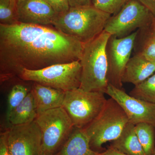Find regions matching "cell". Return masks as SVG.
<instances>
[{"mask_svg":"<svg viewBox=\"0 0 155 155\" xmlns=\"http://www.w3.org/2000/svg\"><path fill=\"white\" fill-rule=\"evenodd\" d=\"M84 45L52 25L0 24L1 82L18 77L23 69L80 61Z\"/></svg>","mask_w":155,"mask_h":155,"instance_id":"1","label":"cell"},{"mask_svg":"<svg viewBox=\"0 0 155 155\" xmlns=\"http://www.w3.org/2000/svg\"><path fill=\"white\" fill-rule=\"evenodd\" d=\"M111 16L93 5L70 8L67 12L58 15L53 26L85 44L104 30Z\"/></svg>","mask_w":155,"mask_h":155,"instance_id":"2","label":"cell"},{"mask_svg":"<svg viewBox=\"0 0 155 155\" xmlns=\"http://www.w3.org/2000/svg\"><path fill=\"white\" fill-rule=\"evenodd\" d=\"M111 35L104 30L84 45L80 60L81 67L80 88L87 91L106 94L109 84L106 46Z\"/></svg>","mask_w":155,"mask_h":155,"instance_id":"3","label":"cell"},{"mask_svg":"<svg viewBox=\"0 0 155 155\" xmlns=\"http://www.w3.org/2000/svg\"><path fill=\"white\" fill-rule=\"evenodd\" d=\"M128 122L125 111L112 98L107 100L98 116L84 128L90 139L91 149L102 153L106 149L103 145L116 140Z\"/></svg>","mask_w":155,"mask_h":155,"instance_id":"4","label":"cell"},{"mask_svg":"<svg viewBox=\"0 0 155 155\" xmlns=\"http://www.w3.org/2000/svg\"><path fill=\"white\" fill-rule=\"evenodd\" d=\"M42 135L40 154L54 155L72 133L74 127L72 120L63 107L45 111L35 119Z\"/></svg>","mask_w":155,"mask_h":155,"instance_id":"5","label":"cell"},{"mask_svg":"<svg viewBox=\"0 0 155 155\" xmlns=\"http://www.w3.org/2000/svg\"><path fill=\"white\" fill-rule=\"evenodd\" d=\"M80 61L54 64L38 70L23 69L18 77L66 92L80 87Z\"/></svg>","mask_w":155,"mask_h":155,"instance_id":"6","label":"cell"},{"mask_svg":"<svg viewBox=\"0 0 155 155\" xmlns=\"http://www.w3.org/2000/svg\"><path fill=\"white\" fill-rule=\"evenodd\" d=\"M107 101L102 92L85 91L79 87L65 92L62 107L74 127L84 128L98 116Z\"/></svg>","mask_w":155,"mask_h":155,"instance_id":"7","label":"cell"},{"mask_svg":"<svg viewBox=\"0 0 155 155\" xmlns=\"http://www.w3.org/2000/svg\"><path fill=\"white\" fill-rule=\"evenodd\" d=\"M154 17L138 0H129L117 14L111 16L104 31L111 35L123 38L136 29L150 26Z\"/></svg>","mask_w":155,"mask_h":155,"instance_id":"8","label":"cell"},{"mask_svg":"<svg viewBox=\"0 0 155 155\" xmlns=\"http://www.w3.org/2000/svg\"><path fill=\"white\" fill-rule=\"evenodd\" d=\"M137 30L123 38L111 35L107 46L108 84L122 89V77L134 47Z\"/></svg>","mask_w":155,"mask_h":155,"instance_id":"9","label":"cell"},{"mask_svg":"<svg viewBox=\"0 0 155 155\" xmlns=\"http://www.w3.org/2000/svg\"><path fill=\"white\" fill-rule=\"evenodd\" d=\"M42 135L36 121L15 125L7 130V142L10 155H39Z\"/></svg>","mask_w":155,"mask_h":155,"instance_id":"10","label":"cell"},{"mask_svg":"<svg viewBox=\"0 0 155 155\" xmlns=\"http://www.w3.org/2000/svg\"><path fill=\"white\" fill-rule=\"evenodd\" d=\"M106 94L114 99L125 111L128 122L136 125L146 123L155 127V104L138 99L127 94L122 89L109 84Z\"/></svg>","mask_w":155,"mask_h":155,"instance_id":"11","label":"cell"},{"mask_svg":"<svg viewBox=\"0 0 155 155\" xmlns=\"http://www.w3.org/2000/svg\"><path fill=\"white\" fill-rule=\"evenodd\" d=\"M19 22L52 25L58 14L45 0H25L17 3Z\"/></svg>","mask_w":155,"mask_h":155,"instance_id":"12","label":"cell"},{"mask_svg":"<svg viewBox=\"0 0 155 155\" xmlns=\"http://www.w3.org/2000/svg\"><path fill=\"white\" fill-rule=\"evenodd\" d=\"M38 115L45 111L62 107L66 92L33 82L31 89Z\"/></svg>","mask_w":155,"mask_h":155,"instance_id":"13","label":"cell"},{"mask_svg":"<svg viewBox=\"0 0 155 155\" xmlns=\"http://www.w3.org/2000/svg\"><path fill=\"white\" fill-rule=\"evenodd\" d=\"M155 72V63L140 55L135 54L129 59L122 77V83L138 85Z\"/></svg>","mask_w":155,"mask_h":155,"instance_id":"14","label":"cell"},{"mask_svg":"<svg viewBox=\"0 0 155 155\" xmlns=\"http://www.w3.org/2000/svg\"><path fill=\"white\" fill-rule=\"evenodd\" d=\"M54 155H100V153L91 149L84 129L75 127L61 149Z\"/></svg>","mask_w":155,"mask_h":155,"instance_id":"15","label":"cell"},{"mask_svg":"<svg viewBox=\"0 0 155 155\" xmlns=\"http://www.w3.org/2000/svg\"><path fill=\"white\" fill-rule=\"evenodd\" d=\"M110 146L125 154L145 155L137 134L135 125L129 122Z\"/></svg>","mask_w":155,"mask_h":155,"instance_id":"16","label":"cell"},{"mask_svg":"<svg viewBox=\"0 0 155 155\" xmlns=\"http://www.w3.org/2000/svg\"><path fill=\"white\" fill-rule=\"evenodd\" d=\"M38 116L34 97L30 91L25 99L12 111L7 120L11 126L25 125L35 121Z\"/></svg>","mask_w":155,"mask_h":155,"instance_id":"17","label":"cell"},{"mask_svg":"<svg viewBox=\"0 0 155 155\" xmlns=\"http://www.w3.org/2000/svg\"><path fill=\"white\" fill-rule=\"evenodd\" d=\"M133 50L135 54L155 63V31L151 25L137 30Z\"/></svg>","mask_w":155,"mask_h":155,"instance_id":"18","label":"cell"},{"mask_svg":"<svg viewBox=\"0 0 155 155\" xmlns=\"http://www.w3.org/2000/svg\"><path fill=\"white\" fill-rule=\"evenodd\" d=\"M139 140L145 155H155V127L146 123L135 125Z\"/></svg>","mask_w":155,"mask_h":155,"instance_id":"19","label":"cell"},{"mask_svg":"<svg viewBox=\"0 0 155 155\" xmlns=\"http://www.w3.org/2000/svg\"><path fill=\"white\" fill-rule=\"evenodd\" d=\"M129 95L138 99L155 104V73L135 85Z\"/></svg>","mask_w":155,"mask_h":155,"instance_id":"20","label":"cell"},{"mask_svg":"<svg viewBox=\"0 0 155 155\" xmlns=\"http://www.w3.org/2000/svg\"><path fill=\"white\" fill-rule=\"evenodd\" d=\"M19 22L17 3L12 0H0V24L13 25Z\"/></svg>","mask_w":155,"mask_h":155,"instance_id":"21","label":"cell"},{"mask_svg":"<svg viewBox=\"0 0 155 155\" xmlns=\"http://www.w3.org/2000/svg\"><path fill=\"white\" fill-rule=\"evenodd\" d=\"M31 89L22 84H17L13 87L8 95L6 119L17 106H19L30 91Z\"/></svg>","mask_w":155,"mask_h":155,"instance_id":"22","label":"cell"},{"mask_svg":"<svg viewBox=\"0 0 155 155\" xmlns=\"http://www.w3.org/2000/svg\"><path fill=\"white\" fill-rule=\"evenodd\" d=\"M129 0H92L96 8L113 15L117 14Z\"/></svg>","mask_w":155,"mask_h":155,"instance_id":"23","label":"cell"},{"mask_svg":"<svg viewBox=\"0 0 155 155\" xmlns=\"http://www.w3.org/2000/svg\"><path fill=\"white\" fill-rule=\"evenodd\" d=\"M51 6L57 14H61L67 12L70 8L68 0H45Z\"/></svg>","mask_w":155,"mask_h":155,"instance_id":"24","label":"cell"},{"mask_svg":"<svg viewBox=\"0 0 155 155\" xmlns=\"http://www.w3.org/2000/svg\"><path fill=\"white\" fill-rule=\"evenodd\" d=\"M0 155H10L7 142V130L1 133Z\"/></svg>","mask_w":155,"mask_h":155,"instance_id":"25","label":"cell"},{"mask_svg":"<svg viewBox=\"0 0 155 155\" xmlns=\"http://www.w3.org/2000/svg\"><path fill=\"white\" fill-rule=\"evenodd\" d=\"M70 8L86 7L92 5V0H68Z\"/></svg>","mask_w":155,"mask_h":155,"instance_id":"26","label":"cell"},{"mask_svg":"<svg viewBox=\"0 0 155 155\" xmlns=\"http://www.w3.org/2000/svg\"><path fill=\"white\" fill-rule=\"evenodd\" d=\"M148 9L155 19V0H138Z\"/></svg>","mask_w":155,"mask_h":155,"instance_id":"27","label":"cell"},{"mask_svg":"<svg viewBox=\"0 0 155 155\" xmlns=\"http://www.w3.org/2000/svg\"><path fill=\"white\" fill-rule=\"evenodd\" d=\"M100 155H128L125 154L118 151L117 150L114 149L110 146L108 147L107 149H106L104 151L100 153Z\"/></svg>","mask_w":155,"mask_h":155,"instance_id":"28","label":"cell"},{"mask_svg":"<svg viewBox=\"0 0 155 155\" xmlns=\"http://www.w3.org/2000/svg\"><path fill=\"white\" fill-rule=\"evenodd\" d=\"M151 26L152 28L155 31V19H154V20H153V22L152 23L151 25Z\"/></svg>","mask_w":155,"mask_h":155,"instance_id":"29","label":"cell"},{"mask_svg":"<svg viewBox=\"0 0 155 155\" xmlns=\"http://www.w3.org/2000/svg\"><path fill=\"white\" fill-rule=\"evenodd\" d=\"M12 1L14 2L18 3V0H12Z\"/></svg>","mask_w":155,"mask_h":155,"instance_id":"30","label":"cell"},{"mask_svg":"<svg viewBox=\"0 0 155 155\" xmlns=\"http://www.w3.org/2000/svg\"><path fill=\"white\" fill-rule=\"evenodd\" d=\"M25 1V0H18V3L20 2H23V1Z\"/></svg>","mask_w":155,"mask_h":155,"instance_id":"31","label":"cell"},{"mask_svg":"<svg viewBox=\"0 0 155 155\" xmlns=\"http://www.w3.org/2000/svg\"><path fill=\"white\" fill-rule=\"evenodd\" d=\"M39 155H43L41 154H39Z\"/></svg>","mask_w":155,"mask_h":155,"instance_id":"32","label":"cell"}]
</instances>
